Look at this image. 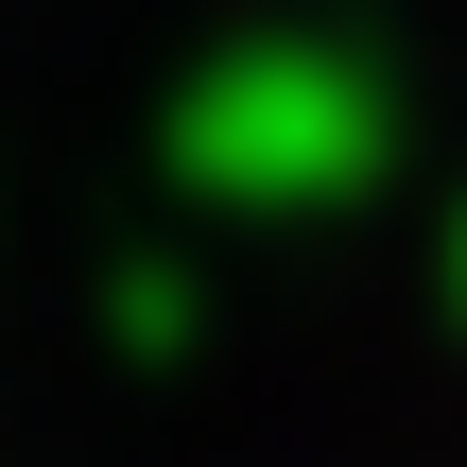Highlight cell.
Returning a JSON list of instances; mask_svg holds the SVG:
<instances>
[{"label":"cell","mask_w":467,"mask_h":467,"mask_svg":"<svg viewBox=\"0 0 467 467\" xmlns=\"http://www.w3.org/2000/svg\"><path fill=\"white\" fill-rule=\"evenodd\" d=\"M364 139H381V104L347 69H312V52H260V69H225L191 104V156L225 191H329V173H364Z\"/></svg>","instance_id":"6da1fadb"}]
</instances>
